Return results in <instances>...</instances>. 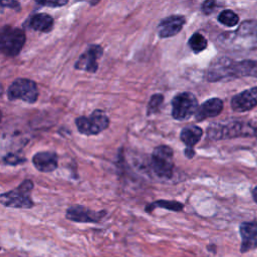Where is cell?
I'll use <instances>...</instances> for the list:
<instances>
[{
	"mask_svg": "<svg viewBox=\"0 0 257 257\" xmlns=\"http://www.w3.org/2000/svg\"><path fill=\"white\" fill-rule=\"evenodd\" d=\"M33 187V182L26 179L21 182L17 188L2 193L0 196V202L3 206L8 208L30 209L34 206V202L30 197V192Z\"/></svg>",
	"mask_w": 257,
	"mask_h": 257,
	"instance_id": "cell-2",
	"label": "cell"
},
{
	"mask_svg": "<svg viewBox=\"0 0 257 257\" xmlns=\"http://www.w3.org/2000/svg\"><path fill=\"white\" fill-rule=\"evenodd\" d=\"M153 172L163 179H170L174 173V151L167 145L156 147L151 156Z\"/></svg>",
	"mask_w": 257,
	"mask_h": 257,
	"instance_id": "cell-4",
	"label": "cell"
},
{
	"mask_svg": "<svg viewBox=\"0 0 257 257\" xmlns=\"http://www.w3.org/2000/svg\"><path fill=\"white\" fill-rule=\"evenodd\" d=\"M184 155L188 159H192L195 156V150H190V149H185L184 150Z\"/></svg>",
	"mask_w": 257,
	"mask_h": 257,
	"instance_id": "cell-27",
	"label": "cell"
},
{
	"mask_svg": "<svg viewBox=\"0 0 257 257\" xmlns=\"http://www.w3.org/2000/svg\"><path fill=\"white\" fill-rule=\"evenodd\" d=\"M78 132L85 136L98 135L109 125V117L101 109L93 110L88 116L81 115L75 118Z\"/></svg>",
	"mask_w": 257,
	"mask_h": 257,
	"instance_id": "cell-5",
	"label": "cell"
},
{
	"mask_svg": "<svg viewBox=\"0 0 257 257\" xmlns=\"http://www.w3.org/2000/svg\"><path fill=\"white\" fill-rule=\"evenodd\" d=\"M25 42L26 35L22 29L10 25H4L1 28L0 49L4 55L8 57L18 55Z\"/></svg>",
	"mask_w": 257,
	"mask_h": 257,
	"instance_id": "cell-3",
	"label": "cell"
},
{
	"mask_svg": "<svg viewBox=\"0 0 257 257\" xmlns=\"http://www.w3.org/2000/svg\"><path fill=\"white\" fill-rule=\"evenodd\" d=\"M186 18L184 15L174 14L163 18L157 27L158 35L161 38H169L177 35L184 27Z\"/></svg>",
	"mask_w": 257,
	"mask_h": 257,
	"instance_id": "cell-11",
	"label": "cell"
},
{
	"mask_svg": "<svg viewBox=\"0 0 257 257\" xmlns=\"http://www.w3.org/2000/svg\"><path fill=\"white\" fill-rule=\"evenodd\" d=\"M156 208H162V209H166L169 211H173V212H181L184 209V205L181 202L178 201H168V200H157L151 204H149L146 207V212H152L153 210H155Z\"/></svg>",
	"mask_w": 257,
	"mask_h": 257,
	"instance_id": "cell-18",
	"label": "cell"
},
{
	"mask_svg": "<svg viewBox=\"0 0 257 257\" xmlns=\"http://www.w3.org/2000/svg\"><path fill=\"white\" fill-rule=\"evenodd\" d=\"M39 91L34 80L29 78H16L7 88V97L10 100H23L28 103L37 101Z\"/></svg>",
	"mask_w": 257,
	"mask_h": 257,
	"instance_id": "cell-6",
	"label": "cell"
},
{
	"mask_svg": "<svg viewBox=\"0 0 257 257\" xmlns=\"http://www.w3.org/2000/svg\"><path fill=\"white\" fill-rule=\"evenodd\" d=\"M215 7H216V2L215 1H205V2H203L201 9H202L204 14L208 15V14H211L214 11Z\"/></svg>",
	"mask_w": 257,
	"mask_h": 257,
	"instance_id": "cell-25",
	"label": "cell"
},
{
	"mask_svg": "<svg viewBox=\"0 0 257 257\" xmlns=\"http://www.w3.org/2000/svg\"><path fill=\"white\" fill-rule=\"evenodd\" d=\"M3 163L5 165H9V166H16L19 164H22L26 161L25 158L20 157L19 155L15 154V153H7L4 157H3Z\"/></svg>",
	"mask_w": 257,
	"mask_h": 257,
	"instance_id": "cell-23",
	"label": "cell"
},
{
	"mask_svg": "<svg viewBox=\"0 0 257 257\" xmlns=\"http://www.w3.org/2000/svg\"><path fill=\"white\" fill-rule=\"evenodd\" d=\"M252 197H253L254 201L257 203V187H255V188L252 190Z\"/></svg>",
	"mask_w": 257,
	"mask_h": 257,
	"instance_id": "cell-28",
	"label": "cell"
},
{
	"mask_svg": "<svg viewBox=\"0 0 257 257\" xmlns=\"http://www.w3.org/2000/svg\"><path fill=\"white\" fill-rule=\"evenodd\" d=\"M105 216V211H93L81 205L70 206L65 213L66 219L76 223H97Z\"/></svg>",
	"mask_w": 257,
	"mask_h": 257,
	"instance_id": "cell-10",
	"label": "cell"
},
{
	"mask_svg": "<svg viewBox=\"0 0 257 257\" xmlns=\"http://www.w3.org/2000/svg\"><path fill=\"white\" fill-rule=\"evenodd\" d=\"M53 23H54V20L49 14H47V13H37V14L32 15L28 19L26 25L30 29H33L35 31L48 33L53 28Z\"/></svg>",
	"mask_w": 257,
	"mask_h": 257,
	"instance_id": "cell-16",
	"label": "cell"
},
{
	"mask_svg": "<svg viewBox=\"0 0 257 257\" xmlns=\"http://www.w3.org/2000/svg\"><path fill=\"white\" fill-rule=\"evenodd\" d=\"M238 76V62L228 57H219L212 61L206 72L208 81H220L222 79Z\"/></svg>",
	"mask_w": 257,
	"mask_h": 257,
	"instance_id": "cell-8",
	"label": "cell"
},
{
	"mask_svg": "<svg viewBox=\"0 0 257 257\" xmlns=\"http://www.w3.org/2000/svg\"><path fill=\"white\" fill-rule=\"evenodd\" d=\"M39 5L42 6H49V7H60L68 3L66 0H58V1H37L36 2Z\"/></svg>",
	"mask_w": 257,
	"mask_h": 257,
	"instance_id": "cell-24",
	"label": "cell"
},
{
	"mask_svg": "<svg viewBox=\"0 0 257 257\" xmlns=\"http://www.w3.org/2000/svg\"><path fill=\"white\" fill-rule=\"evenodd\" d=\"M241 236L242 253L251 251L257 247V222H243L239 228Z\"/></svg>",
	"mask_w": 257,
	"mask_h": 257,
	"instance_id": "cell-13",
	"label": "cell"
},
{
	"mask_svg": "<svg viewBox=\"0 0 257 257\" xmlns=\"http://www.w3.org/2000/svg\"><path fill=\"white\" fill-rule=\"evenodd\" d=\"M32 164L41 173L53 172L58 167V157L54 152H38L32 157Z\"/></svg>",
	"mask_w": 257,
	"mask_h": 257,
	"instance_id": "cell-14",
	"label": "cell"
},
{
	"mask_svg": "<svg viewBox=\"0 0 257 257\" xmlns=\"http://www.w3.org/2000/svg\"><path fill=\"white\" fill-rule=\"evenodd\" d=\"M198 108V99L192 92H180L172 99V116L177 120L190 118L193 114H196Z\"/></svg>",
	"mask_w": 257,
	"mask_h": 257,
	"instance_id": "cell-7",
	"label": "cell"
},
{
	"mask_svg": "<svg viewBox=\"0 0 257 257\" xmlns=\"http://www.w3.org/2000/svg\"><path fill=\"white\" fill-rule=\"evenodd\" d=\"M102 54L103 49L100 45L90 44L86 50L78 57L74 64V68L94 73L98 69L97 60L102 56Z\"/></svg>",
	"mask_w": 257,
	"mask_h": 257,
	"instance_id": "cell-9",
	"label": "cell"
},
{
	"mask_svg": "<svg viewBox=\"0 0 257 257\" xmlns=\"http://www.w3.org/2000/svg\"><path fill=\"white\" fill-rule=\"evenodd\" d=\"M207 135L208 138L213 141L238 138L241 136H257V125L238 120L225 123L214 122L208 126Z\"/></svg>",
	"mask_w": 257,
	"mask_h": 257,
	"instance_id": "cell-1",
	"label": "cell"
},
{
	"mask_svg": "<svg viewBox=\"0 0 257 257\" xmlns=\"http://www.w3.org/2000/svg\"><path fill=\"white\" fill-rule=\"evenodd\" d=\"M239 76H256L257 77V61L243 60L238 62Z\"/></svg>",
	"mask_w": 257,
	"mask_h": 257,
	"instance_id": "cell-20",
	"label": "cell"
},
{
	"mask_svg": "<svg viewBox=\"0 0 257 257\" xmlns=\"http://www.w3.org/2000/svg\"><path fill=\"white\" fill-rule=\"evenodd\" d=\"M257 105V87L246 89L231 99V107L237 112H244Z\"/></svg>",
	"mask_w": 257,
	"mask_h": 257,
	"instance_id": "cell-12",
	"label": "cell"
},
{
	"mask_svg": "<svg viewBox=\"0 0 257 257\" xmlns=\"http://www.w3.org/2000/svg\"><path fill=\"white\" fill-rule=\"evenodd\" d=\"M218 21L228 27H233L235 25H237L238 21H239V17L238 15L233 12L232 10L226 9L223 10L219 15H218Z\"/></svg>",
	"mask_w": 257,
	"mask_h": 257,
	"instance_id": "cell-21",
	"label": "cell"
},
{
	"mask_svg": "<svg viewBox=\"0 0 257 257\" xmlns=\"http://www.w3.org/2000/svg\"><path fill=\"white\" fill-rule=\"evenodd\" d=\"M1 6H2V7L7 6L8 8H11V9H14V10H17V11L20 10V4H19L17 1H14V0H8V1L5 0V1H2Z\"/></svg>",
	"mask_w": 257,
	"mask_h": 257,
	"instance_id": "cell-26",
	"label": "cell"
},
{
	"mask_svg": "<svg viewBox=\"0 0 257 257\" xmlns=\"http://www.w3.org/2000/svg\"><path fill=\"white\" fill-rule=\"evenodd\" d=\"M188 45L195 53H200L207 48L208 41L205 36L199 32L194 33L188 40Z\"/></svg>",
	"mask_w": 257,
	"mask_h": 257,
	"instance_id": "cell-19",
	"label": "cell"
},
{
	"mask_svg": "<svg viewBox=\"0 0 257 257\" xmlns=\"http://www.w3.org/2000/svg\"><path fill=\"white\" fill-rule=\"evenodd\" d=\"M163 102H164V95L162 93L153 94L147 105V114L151 115V114L157 113L160 110Z\"/></svg>",
	"mask_w": 257,
	"mask_h": 257,
	"instance_id": "cell-22",
	"label": "cell"
},
{
	"mask_svg": "<svg viewBox=\"0 0 257 257\" xmlns=\"http://www.w3.org/2000/svg\"><path fill=\"white\" fill-rule=\"evenodd\" d=\"M203 131L197 125H188L182 128L180 134L181 141L186 145V149L194 150L195 145L201 140Z\"/></svg>",
	"mask_w": 257,
	"mask_h": 257,
	"instance_id": "cell-17",
	"label": "cell"
},
{
	"mask_svg": "<svg viewBox=\"0 0 257 257\" xmlns=\"http://www.w3.org/2000/svg\"><path fill=\"white\" fill-rule=\"evenodd\" d=\"M223 101L218 97H213L207 99L202 104L199 105V108L195 114L197 121H203L206 118L217 116L223 110Z\"/></svg>",
	"mask_w": 257,
	"mask_h": 257,
	"instance_id": "cell-15",
	"label": "cell"
}]
</instances>
